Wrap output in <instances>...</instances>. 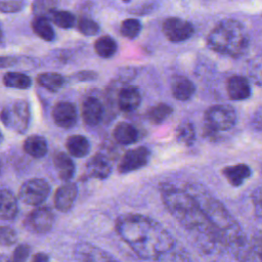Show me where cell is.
Listing matches in <instances>:
<instances>
[{
  "instance_id": "1",
  "label": "cell",
  "mask_w": 262,
  "mask_h": 262,
  "mask_svg": "<svg viewBox=\"0 0 262 262\" xmlns=\"http://www.w3.org/2000/svg\"><path fill=\"white\" fill-rule=\"evenodd\" d=\"M117 232L141 259L164 260L175 246L173 236L157 221L138 214L118 218Z\"/></svg>"
},
{
  "instance_id": "2",
  "label": "cell",
  "mask_w": 262,
  "mask_h": 262,
  "mask_svg": "<svg viewBox=\"0 0 262 262\" xmlns=\"http://www.w3.org/2000/svg\"><path fill=\"white\" fill-rule=\"evenodd\" d=\"M161 193L168 211L186 230L208 243L221 242L202 207L186 189L163 184Z\"/></svg>"
},
{
  "instance_id": "3",
  "label": "cell",
  "mask_w": 262,
  "mask_h": 262,
  "mask_svg": "<svg viewBox=\"0 0 262 262\" xmlns=\"http://www.w3.org/2000/svg\"><path fill=\"white\" fill-rule=\"evenodd\" d=\"M186 190L198 201L221 242L239 244L243 241L238 224L219 201L196 185H189Z\"/></svg>"
},
{
  "instance_id": "4",
  "label": "cell",
  "mask_w": 262,
  "mask_h": 262,
  "mask_svg": "<svg viewBox=\"0 0 262 262\" xmlns=\"http://www.w3.org/2000/svg\"><path fill=\"white\" fill-rule=\"evenodd\" d=\"M207 43L212 50L235 57L246 50L248 35L239 20L226 18L212 29L207 37Z\"/></svg>"
},
{
  "instance_id": "5",
  "label": "cell",
  "mask_w": 262,
  "mask_h": 262,
  "mask_svg": "<svg viewBox=\"0 0 262 262\" xmlns=\"http://www.w3.org/2000/svg\"><path fill=\"white\" fill-rule=\"evenodd\" d=\"M205 132L211 138L220 131L231 129L236 121L235 111L226 104H216L210 106L204 116Z\"/></svg>"
},
{
  "instance_id": "6",
  "label": "cell",
  "mask_w": 262,
  "mask_h": 262,
  "mask_svg": "<svg viewBox=\"0 0 262 262\" xmlns=\"http://www.w3.org/2000/svg\"><path fill=\"white\" fill-rule=\"evenodd\" d=\"M30 106L26 100H15L9 105H6L0 112L1 122L8 128L24 133L30 123Z\"/></svg>"
},
{
  "instance_id": "7",
  "label": "cell",
  "mask_w": 262,
  "mask_h": 262,
  "mask_svg": "<svg viewBox=\"0 0 262 262\" xmlns=\"http://www.w3.org/2000/svg\"><path fill=\"white\" fill-rule=\"evenodd\" d=\"M50 193L49 183L42 178H32L25 181L19 190L18 198L20 201L30 206H40Z\"/></svg>"
},
{
  "instance_id": "8",
  "label": "cell",
  "mask_w": 262,
  "mask_h": 262,
  "mask_svg": "<svg viewBox=\"0 0 262 262\" xmlns=\"http://www.w3.org/2000/svg\"><path fill=\"white\" fill-rule=\"evenodd\" d=\"M162 29L166 38L173 43L183 42L189 39L194 33L191 23L180 17H169L165 19Z\"/></svg>"
},
{
  "instance_id": "9",
  "label": "cell",
  "mask_w": 262,
  "mask_h": 262,
  "mask_svg": "<svg viewBox=\"0 0 262 262\" xmlns=\"http://www.w3.org/2000/svg\"><path fill=\"white\" fill-rule=\"evenodd\" d=\"M149 156L150 152L145 146L127 150L118 165V171L122 174L136 171L148 163Z\"/></svg>"
},
{
  "instance_id": "10",
  "label": "cell",
  "mask_w": 262,
  "mask_h": 262,
  "mask_svg": "<svg viewBox=\"0 0 262 262\" xmlns=\"http://www.w3.org/2000/svg\"><path fill=\"white\" fill-rule=\"evenodd\" d=\"M54 216L47 207H39L33 210L25 220V224L30 231L35 233H45L53 225Z\"/></svg>"
},
{
  "instance_id": "11",
  "label": "cell",
  "mask_w": 262,
  "mask_h": 262,
  "mask_svg": "<svg viewBox=\"0 0 262 262\" xmlns=\"http://www.w3.org/2000/svg\"><path fill=\"white\" fill-rule=\"evenodd\" d=\"M52 119L58 127L72 128L76 125L78 119L75 104L70 101L57 102L52 110Z\"/></svg>"
},
{
  "instance_id": "12",
  "label": "cell",
  "mask_w": 262,
  "mask_h": 262,
  "mask_svg": "<svg viewBox=\"0 0 262 262\" xmlns=\"http://www.w3.org/2000/svg\"><path fill=\"white\" fill-rule=\"evenodd\" d=\"M81 115L85 124L89 126L97 125L101 121L103 115L101 101L94 96L86 97L82 102Z\"/></svg>"
},
{
  "instance_id": "13",
  "label": "cell",
  "mask_w": 262,
  "mask_h": 262,
  "mask_svg": "<svg viewBox=\"0 0 262 262\" xmlns=\"http://www.w3.org/2000/svg\"><path fill=\"white\" fill-rule=\"evenodd\" d=\"M78 188L75 183L67 182L60 185L54 193V206L60 212H68L74 205Z\"/></svg>"
},
{
  "instance_id": "14",
  "label": "cell",
  "mask_w": 262,
  "mask_h": 262,
  "mask_svg": "<svg viewBox=\"0 0 262 262\" xmlns=\"http://www.w3.org/2000/svg\"><path fill=\"white\" fill-rule=\"evenodd\" d=\"M86 173L90 177L104 179L112 173V166L108 159L102 155L97 154L88 160L86 164Z\"/></svg>"
},
{
  "instance_id": "15",
  "label": "cell",
  "mask_w": 262,
  "mask_h": 262,
  "mask_svg": "<svg viewBox=\"0 0 262 262\" xmlns=\"http://www.w3.org/2000/svg\"><path fill=\"white\" fill-rule=\"evenodd\" d=\"M226 89L232 100H244L251 95V87L248 80L242 76H232L227 80Z\"/></svg>"
},
{
  "instance_id": "16",
  "label": "cell",
  "mask_w": 262,
  "mask_h": 262,
  "mask_svg": "<svg viewBox=\"0 0 262 262\" xmlns=\"http://www.w3.org/2000/svg\"><path fill=\"white\" fill-rule=\"evenodd\" d=\"M140 102V92L134 86H126L122 88L118 94V105L123 112H132L136 110Z\"/></svg>"
},
{
  "instance_id": "17",
  "label": "cell",
  "mask_w": 262,
  "mask_h": 262,
  "mask_svg": "<svg viewBox=\"0 0 262 262\" xmlns=\"http://www.w3.org/2000/svg\"><path fill=\"white\" fill-rule=\"evenodd\" d=\"M18 211L17 200L8 189H0V219L12 220Z\"/></svg>"
},
{
  "instance_id": "18",
  "label": "cell",
  "mask_w": 262,
  "mask_h": 262,
  "mask_svg": "<svg viewBox=\"0 0 262 262\" xmlns=\"http://www.w3.org/2000/svg\"><path fill=\"white\" fill-rule=\"evenodd\" d=\"M53 165L59 179L69 181L73 178L75 174V165L68 154L63 151L56 152L53 157Z\"/></svg>"
},
{
  "instance_id": "19",
  "label": "cell",
  "mask_w": 262,
  "mask_h": 262,
  "mask_svg": "<svg viewBox=\"0 0 262 262\" xmlns=\"http://www.w3.org/2000/svg\"><path fill=\"white\" fill-rule=\"evenodd\" d=\"M222 174L232 186H239L251 176V169L246 164H235L223 168Z\"/></svg>"
},
{
  "instance_id": "20",
  "label": "cell",
  "mask_w": 262,
  "mask_h": 262,
  "mask_svg": "<svg viewBox=\"0 0 262 262\" xmlns=\"http://www.w3.org/2000/svg\"><path fill=\"white\" fill-rule=\"evenodd\" d=\"M171 90L173 96L177 100L185 101L188 100L194 94L195 87L193 83L187 78L183 76H176L172 80Z\"/></svg>"
},
{
  "instance_id": "21",
  "label": "cell",
  "mask_w": 262,
  "mask_h": 262,
  "mask_svg": "<svg viewBox=\"0 0 262 262\" xmlns=\"http://www.w3.org/2000/svg\"><path fill=\"white\" fill-rule=\"evenodd\" d=\"M114 138L117 142L123 145H128L134 143L138 138V131L136 128L126 122H121L116 125L113 131Z\"/></svg>"
},
{
  "instance_id": "22",
  "label": "cell",
  "mask_w": 262,
  "mask_h": 262,
  "mask_svg": "<svg viewBox=\"0 0 262 262\" xmlns=\"http://www.w3.org/2000/svg\"><path fill=\"white\" fill-rule=\"evenodd\" d=\"M23 146L26 154L36 159L43 158L48 150L46 139L39 135H31L27 137Z\"/></svg>"
},
{
  "instance_id": "23",
  "label": "cell",
  "mask_w": 262,
  "mask_h": 262,
  "mask_svg": "<svg viewBox=\"0 0 262 262\" xmlns=\"http://www.w3.org/2000/svg\"><path fill=\"white\" fill-rule=\"evenodd\" d=\"M76 258L83 261H110L113 258L98 248L87 244L79 245L75 252Z\"/></svg>"
},
{
  "instance_id": "24",
  "label": "cell",
  "mask_w": 262,
  "mask_h": 262,
  "mask_svg": "<svg viewBox=\"0 0 262 262\" xmlns=\"http://www.w3.org/2000/svg\"><path fill=\"white\" fill-rule=\"evenodd\" d=\"M66 147L71 156L83 158L88 155L90 150V143L83 135H72L67 139Z\"/></svg>"
},
{
  "instance_id": "25",
  "label": "cell",
  "mask_w": 262,
  "mask_h": 262,
  "mask_svg": "<svg viewBox=\"0 0 262 262\" xmlns=\"http://www.w3.org/2000/svg\"><path fill=\"white\" fill-rule=\"evenodd\" d=\"M37 82L40 86L47 89L48 91L56 92L63 86L64 79L61 75L57 73L47 72L40 74L37 78Z\"/></svg>"
},
{
  "instance_id": "26",
  "label": "cell",
  "mask_w": 262,
  "mask_h": 262,
  "mask_svg": "<svg viewBox=\"0 0 262 262\" xmlns=\"http://www.w3.org/2000/svg\"><path fill=\"white\" fill-rule=\"evenodd\" d=\"M32 29L34 33L45 41H52L54 39V31L50 21L42 15L34 18L32 23Z\"/></svg>"
},
{
  "instance_id": "27",
  "label": "cell",
  "mask_w": 262,
  "mask_h": 262,
  "mask_svg": "<svg viewBox=\"0 0 262 262\" xmlns=\"http://www.w3.org/2000/svg\"><path fill=\"white\" fill-rule=\"evenodd\" d=\"M116 41L110 36L99 37L94 43V50L102 58H110L117 52Z\"/></svg>"
},
{
  "instance_id": "28",
  "label": "cell",
  "mask_w": 262,
  "mask_h": 262,
  "mask_svg": "<svg viewBox=\"0 0 262 262\" xmlns=\"http://www.w3.org/2000/svg\"><path fill=\"white\" fill-rule=\"evenodd\" d=\"M3 84L6 87L17 88V89H28L32 82L29 76L18 72H8L3 77Z\"/></svg>"
},
{
  "instance_id": "29",
  "label": "cell",
  "mask_w": 262,
  "mask_h": 262,
  "mask_svg": "<svg viewBox=\"0 0 262 262\" xmlns=\"http://www.w3.org/2000/svg\"><path fill=\"white\" fill-rule=\"evenodd\" d=\"M173 112V108L167 103H158L147 111V119L152 124H161L164 122Z\"/></svg>"
},
{
  "instance_id": "30",
  "label": "cell",
  "mask_w": 262,
  "mask_h": 262,
  "mask_svg": "<svg viewBox=\"0 0 262 262\" xmlns=\"http://www.w3.org/2000/svg\"><path fill=\"white\" fill-rule=\"evenodd\" d=\"M50 16L53 24L62 29H70L74 27L76 23L75 15L66 10H53L51 11Z\"/></svg>"
},
{
  "instance_id": "31",
  "label": "cell",
  "mask_w": 262,
  "mask_h": 262,
  "mask_svg": "<svg viewBox=\"0 0 262 262\" xmlns=\"http://www.w3.org/2000/svg\"><path fill=\"white\" fill-rule=\"evenodd\" d=\"M141 31V24L138 19L135 18H127L123 20L121 24L120 32L121 35L128 39L136 38Z\"/></svg>"
},
{
  "instance_id": "32",
  "label": "cell",
  "mask_w": 262,
  "mask_h": 262,
  "mask_svg": "<svg viewBox=\"0 0 262 262\" xmlns=\"http://www.w3.org/2000/svg\"><path fill=\"white\" fill-rule=\"evenodd\" d=\"M176 137L180 142L186 145L192 144L195 138V132L192 124L189 122L180 124L176 130Z\"/></svg>"
},
{
  "instance_id": "33",
  "label": "cell",
  "mask_w": 262,
  "mask_h": 262,
  "mask_svg": "<svg viewBox=\"0 0 262 262\" xmlns=\"http://www.w3.org/2000/svg\"><path fill=\"white\" fill-rule=\"evenodd\" d=\"M78 30L85 36H94L98 33L99 26L89 17H81L78 20Z\"/></svg>"
},
{
  "instance_id": "34",
  "label": "cell",
  "mask_w": 262,
  "mask_h": 262,
  "mask_svg": "<svg viewBox=\"0 0 262 262\" xmlns=\"http://www.w3.org/2000/svg\"><path fill=\"white\" fill-rule=\"evenodd\" d=\"M16 241L17 234L13 228L6 225L0 226V246L9 247L14 245Z\"/></svg>"
},
{
  "instance_id": "35",
  "label": "cell",
  "mask_w": 262,
  "mask_h": 262,
  "mask_svg": "<svg viewBox=\"0 0 262 262\" xmlns=\"http://www.w3.org/2000/svg\"><path fill=\"white\" fill-rule=\"evenodd\" d=\"M31 254V247L29 245L23 244L19 245L18 247L15 248L13 255H12V260L15 262H23L26 261Z\"/></svg>"
},
{
  "instance_id": "36",
  "label": "cell",
  "mask_w": 262,
  "mask_h": 262,
  "mask_svg": "<svg viewBox=\"0 0 262 262\" xmlns=\"http://www.w3.org/2000/svg\"><path fill=\"white\" fill-rule=\"evenodd\" d=\"M21 4L20 0H2L0 1V11L5 13L16 12L21 9Z\"/></svg>"
},
{
  "instance_id": "37",
  "label": "cell",
  "mask_w": 262,
  "mask_h": 262,
  "mask_svg": "<svg viewBox=\"0 0 262 262\" xmlns=\"http://www.w3.org/2000/svg\"><path fill=\"white\" fill-rule=\"evenodd\" d=\"M253 204H254V209L256 212V215L259 217L260 220H262V189L256 190L253 195Z\"/></svg>"
},
{
  "instance_id": "38",
  "label": "cell",
  "mask_w": 262,
  "mask_h": 262,
  "mask_svg": "<svg viewBox=\"0 0 262 262\" xmlns=\"http://www.w3.org/2000/svg\"><path fill=\"white\" fill-rule=\"evenodd\" d=\"M75 78L79 81H92L97 78V74L93 71H82L76 73Z\"/></svg>"
},
{
  "instance_id": "39",
  "label": "cell",
  "mask_w": 262,
  "mask_h": 262,
  "mask_svg": "<svg viewBox=\"0 0 262 262\" xmlns=\"http://www.w3.org/2000/svg\"><path fill=\"white\" fill-rule=\"evenodd\" d=\"M15 62H16V60L13 57H10V56H0V69L11 67Z\"/></svg>"
},
{
  "instance_id": "40",
  "label": "cell",
  "mask_w": 262,
  "mask_h": 262,
  "mask_svg": "<svg viewBox=\"0 0 262 262\" xmlns=\"http://www.w3.org/2000/svg\"><path fill=\"white\" fill-rule=\"evenodd\" d=\"M32 260L34 262H45V261L49 260V257L46 254H44V253H38V254H35L33 256Z\"/></svg>"
},
{
  "instance_id": "41",
  "label": "cell",
  "mask_w": 262,
  "mask_h": 262,
  "mask_svg": "<svg viewBox=\"0 0 262 262\" xmlns=\"http://www.w3.org/2000/svg\"><path fill=\"white\" fill-rule=\"evenodd\" d=\"M2 140H3V135H2V133H1V131H0V143L2 142Z\"/></svg>"
},
{
  "instance_id": "42",
  "label": "cell",
  "mask_w": 262,
  "mask_h": 262,
  "mask_svg": "<svg viewBox=\"0 0 262 262\" xmlns=\"http://www.w3.org/2000/svg\"><path fill=\"white\" fill-rule=\"evenodd\" d=\"M0 173H1V162H0Z\"/></svg>"
},
{
  "instance_id": "43",
  "label": "cell",
  "mask_w": 262,
  "mask_h": 262,
  "mask_svg": "<svg viewBox=\"0 0 262 262\" xmlns=\"http://www.w3.org/2000/svg\"><path fill=\"white\" fill-rule=\"evenodd\" d=\"M124 1H125V2H127V1H129V0H124Z\"/></svg>"
},
{
  "instance_id": "44",
  "label": "cell",
  "mask_w": 262,
  "mask_h": 262,
  "mask_svg": "<svg viewBox=\"0 0 262 262\" xmlns=\"http://www.w3.org/2000/svg\"><path fill=\"white\" fill-rule=\"evenodd\" d=\"M0 36H1V30H0Z\"/></svg>"
}]
</instances>
